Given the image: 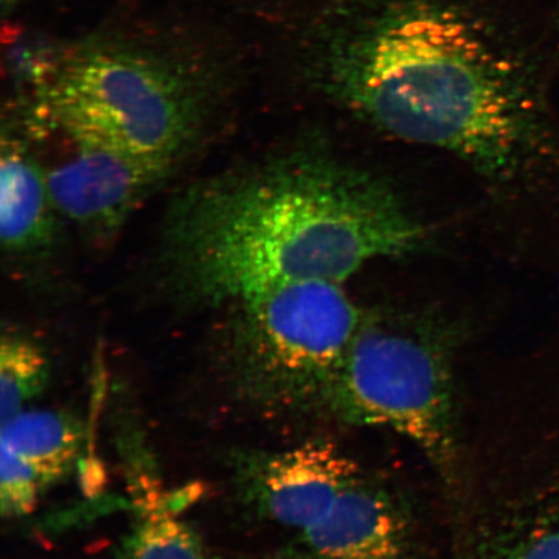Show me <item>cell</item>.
Wrapping results in <instances>:
<instances>
[{
    "label": "cell",
    "instance_id": "cell-4",
    "mask_svg": "<svg viewBox=\"0 0 559 559\" xmlns=\"http://www.w3.org/2000/svg\"><path fill=\"white\" fill-rule=\"evenodd\" d=\"M344 285L286 283L234 304L212 361L223 415L258 423L312 415L366 318Z\"/></svg>",
    "mask_w": 559,
    "mask_h": 559
},
{
    "label": "cell",
    "instance_id": "cell-13",
    "mask_svg": "<svg viewBox=\"0 0 559 559\" xmlns=\"http://www.w3.org/2000/svg\"><path fill=\"white\" fill-rule=\"evenodd\" d=\"M48 487L35 467L2 447L0 452V508L3 519L31 514Z\"/></svg>",
    "mask_w": 559,
    "mask_h": 559
},
{
    "label": "cell",
    "instance_id": "cell-6",
    "mask_svg": "<svg viewBox=\"0 0 559 559\" xmlns=\"http://www.w3.org/2000/svg\"><path fill=\"white\" fill-rule=\"evenodd\" d=\"M366 471L332 440L282 450H245L233 461V486L253 519L302 530L324 515Z\"/></svg>",
    "mask_w": 559,
    "mask_h": 559
},
{
    "label": "cell",
    "instance_id": "cell-7",
    "mask_svg": "<svg viewBox=\"0 0 559 559\" xmlns=\"http://www.w3.org/2000/svg\"><path fill=\"white\" fill-rule=\"evenodd\" d=\"M403 493L365 474L319 520L260 559H423Z\"/></svg>",
    "mask_w": 559,
    "mask_h": 559
},
{
    "label": "cell",
    "instance_id": "cell-11",
    "mask_svg": "<svg viewBox=\"0 0 559 559\" xmlns=\"http://www.w3.org/2000/svg\"><path fill=\"white\" fill-rule=\"evenodd\" d=\"M134 527L118 551L120 559H212L198 533L171 513L156 488L138 501Z\"/></svg>",
    "mask_w": 559,
    "mask_h": 559
},
{
    "label": "cell",
    "instance_id": "cell-5",
    "mask_svg": "<svg viewBox=\"0 0 559 559\" xmlns=\"http://www.w3.org/2000/svg\"><path fill=\"white\" fill-rule=\"evenodd\" d=\"M313 414L408 439L451 488L460 479L453 345L424 320L366 313Z\"/></svg>",
    "mask_w": 559,
    "mask_h": 559
},
{
    "label": "cell",
    "instance_id": "cell-10",
    "mask_svg": "<svg viewBox=\"0 0 559 559\" xmlns=\"http://www.w3.org/2000/svg\"><path fill=\"white\" fill-rule=\"evenodd\" d=\"M83 438L82 425L60 411H23L2 424V447L32 464L47 486L72 469Z\"/></svg>",
    "mask_w": 559,
    "mask_h": 559
},
{
    "label": "cell",
    "instance_id": "cell-9",
    "mask_svg": "<svg viewBox=\"0 0 559 559\" xmlns=\"http://www.w3.org/2000/svg\"><path fill=\"white\" fill-rule=\"evenodd\" d=\"M46 177L23 146L3 140L0 163V239L16 253L38 247L51 230Z\"/></svg>",
    "mask_w": 559,
    "mask_h": 559
},
{
    "label": "cell",
    "instance_id": "cell-14",
    "mask_svg": "<svg viewBox=\"0 0 559 559\" xmlns=\"http://www.w3.org/2000/svg\"><path fill=\"white\" fill-rule=\"evenodd\" d=\"M25 2L26 0H2L3 15H11V13L15 12L16 9Z\"/></svg>",
    "mask_w": 559,
    "mask_h": 559
},
{
    "label": "cell",
    "instance_id": "cell-12",
    "mask_svg": "<svg viewBox=\"0 0 559 559\" xmlns=\"http://www.w3.org/2000/svg\"><path fill=\"white\" fill-rule=\"evenodd\" d=\"M50 380L44 349L24 335L5 333L0 347V418L16 417Z\"/></svg>",
    "mask_w": 559,
    "mask_h": 559
},
{
    "label": "cell",
    "instance_id": "cell-2",
    "mask_svg": "<svg viewBox=\"0 0 559 559\" xmlns=\"http://www.w3.org/2000/svg\"><path fill=\"white\" fill-rule=\"evenodd\" d=\"M177 230L180 269L193 289L233 305L286 283L345 284L425 237L381 179L321 152L213 187Z\"/></svg>",
    "mask_w": 559,
    "mask_h": 559
},
{
    "label": "cell",
    "instance_id": "cell-3",
    "mask_svg": "<svg viewBox=\"0 0 559 559\" xmlns=\"http://www.w3.org/2000/svg\"><path fill=\"white\" fill-rule=\"evenodd\" d=\"M35 100L76 145L170 158L230 74L228 45L173 25H111L48 46Z\"/></svg>",
    "mask_w": 559,
    "mask_h": 559
},
{
    "label": "cell",
    "instance_id": "cell-1",
    "mask_svg": "<svg viewBox=\"0 0 559 559\" xmlns=\"http://www.w3.org/2000/svg\"><path fill=\"white\" fill-rule=\"evenodd\" d=\"M296 52L312 86L384 134L486 177L512 167L528 67L488 0H318Z\"/></svg>",
    "mask_w": 559,
    "mask_h": 559
},
{
    "label": "cell",
    "instance_id": "cell-8",
    "mask_svg": "<svg viewBox=\"0 0 559 559\" xmlns=\"http://www.w3.org/2000/svg\"><path fill=\"white\" fill-rule=\"evenodd\" d=\"M169 164L170 158L79 145L73 158L48 173L47 190L52 206L67 218L107 230L123 221Z\"/></svg>",
    "mask_w": 559,
    "mask_h": 559
}]
</instances>
